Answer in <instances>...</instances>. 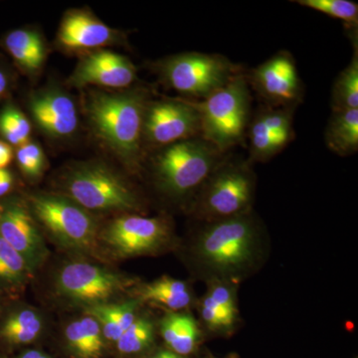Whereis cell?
Segmentation results:
<instances>
[{"instance_id":"obj_15","label":"cell","mask_w":358,"mask_h":358,"mask_svg":"<svg viewBox=\"0 0 358 358\" xmlns=\"http://www.w3.org/2000/svg\"><path fill=\"white\" fill-rule=\"evenodd\" d=\"M37 126L53 138H67L76 131L78 113L71 96L58 89L35 93L29 102Z\"/></svg>"},{"instance_id":"obj_8","label":"cell","mask_w":358,"mask_h":358,"mask_svg":"<svg viewBox=\"0 0 358 358\" xmlns=\"http://www.w3.org/2000/svg\"><path fill=\"white\" fill-rule=\"evenodd\" d=\"M206 181L201 197L202 213L217 220L244 214L254 190L248 167L243 164L217 167Z\"/></svg>"},{"instance_id":"obj_13","label":"cell","mask_w":358,"mask_h":358,"mask_svg":"<svg viewBox=\"0 0 358 358\" xmlns=\"http://www.w3.org/2000/svg\"><path fill=\"white\" fill-rule=\"evenodd\" d=\"M0 237L23 257L31 272L43 262L47 249L29 212L18 202L0 211Z\"/></svg>"},{"instance_id":"obj_32","label":"cell","mask_w":358,"mask_h":358,"mask_svg":"<svg viewBox=\"0 0 358 358\" xmlns=\"http://www.w3.org/2000/svg\"><path fill=\"white\" fill-rule=\"evenodd\" d=\"M201 315L207 326L213 329H227L234 324L235 320L224 315L213 303L205 296L201 306Z\"/></svg>"},{"instance_id":"obj_37","label":"cell","mask_w":358,"mask_h":358,"mask_svg":"<svg viewBox=\"0 0 358 358\" xmlns=\"http://www.w3.org/2000/svg\"><path fill=\"white\" fill-rule=\"evenodd\" d=\"M152 358H182L180 355H176V352H169V350H164V352H160L155 355Z\"/></svg>"},{"instance_id":"obj_4","label":"cell","mask_w":358,"mask_h":358,"mask_svg":"<svg viewBox=\"0 0 358 358\" xmlns=\"http://www.w3.org/2000/svg\"><path fill=\"white\" fill-rule=\"evenodd\" d=\"M220 155V150L197 136L167 145L155 159L157 183L171 196L188 194L217 169Z\"/></svg>"},{"instance_id":"obj_30","label":"cell","mask_w":358,"mask_h":358,"mask_svg":"<svg viewBox=\"0 0 358 358\" xmlns=\"http://www.w3.org/2000/svg\"><path fill=\"white\" fill-rule=\"evenodd\" d=\"M16 157L21 171L29 178H37L43 171L45 155L37 143L28 141L25 145H21Z\"/></svg>"},{"instance_id":"obj_1","label":"cell","mask_w":358,"mask_h":358,"mask_svg":"<svg viewBox=\"0 0 358 358\" xmlns=\"http://www.w3.org/2000/svg\"><path fill=\"white\" fill-rule=\"evenodd\" d=\"M148 103L147 91L141 89L98 92L87 99V115L94 131L129 166H136L140 159Z\"/></svg>"},{"instance_id":"obj_27","label":"cell","mask_w":358,"mask_h":358,"mask_svg":"<svg viewBox=\"0 0 358 358\" xmlns=\"http://www.w3.org/2000/svg\"><path fill=\"white\" fill-rule=\"evenodd\" d=\"M154 324L145 317L136 319L131 326L117 339V348L124 355L143 352L154 341Z\"/></svg>"},{"instance_id":"obj_2","label":"cell","mask_w":358,"mask_h":358,"mask_svg":"<svg viewBox=\"0 0 358 358\" xmlns=\"http://www.w3.org/2000/svg\"><path fill=\"white\" fill-rule=\"evenodd\" d=\"M258 229L249 216L216 220L201 233L196 254L204 266L220 275L241 272L256 255Z\"/></svg>"},{"instance_id":"obj_18","label":"cell","mask_w":358,"mask_h":358,"mask_svg":"<svg viewBox=\"0 0 358 358\" xmlns=\"http://www.w3.org/2000/svg\"><path fill=\"white\" fill-rule=\"evenodd\" d=\"M138 301L122 303H100L87 308V315L95 317L100 324L103 338L117 343L122 334L136 320Z\"/></svg>"},{"instance_id":"obj_10","label":"cell","mask_w":358,"mask_h":358,"mask_svg":"<svg viewBox=\"0 0 358 358\" xmlns=\"http://www.w3.org/2000/svg\"><path fill=\"white\" fill-rule=\"evenodd\" d=\"M126 285L122 277L112 271L83 262L67 264L56 280L61 296L88 307L108 303Z\"/></svg>"},{"instance_id":"obj_26","label":"cell","mask_w":358,"mask_h":358,"mask_svg":"<svg viewBox=\"0 0 358 358\" xmlns=\"http://www.w3.org/2000/svg\"><path fill=\"white\" fill-rule=\"evenodd\" d=\"M0 134L11 145L21 147L29 141L31 126L20 109L7 105L0 112Z\"/></svg>"},{"instance_id":"obj_33","label":"cell","mask_w":358,"mask_h":358,"mask_svg":"<svg viewBox=\"0 0 358 358\" xmlns=\"http://www.w3.org/2000/svg\"><path fill=\"white\" fill-rule=\"evenodd\" d=\"M13 185V176L8 169H0V197L10 192Z\"/></svg>"},{"instance_id":"obj_35","label":"cell","mask_w":358,"mask_h":358,"mask_svg":"<svg viewBox=\"0 0 358 358\" xmlns=\"http://www.w3.org/2000/svg\"><path fill=\"white\" fill-rule=\"evenodd\" d=\"M8 88V78L3 71L0 70V99L6 93Z\"/></svg>"},{"instance_id":"obj_7","label":"cell","mask_w":358,"mask_h":358,"mask_svg":"<svg viewBox=\"0 0 358 358\" xmlns=\"http://www.w3.org/2000/svg\"><path fill=\"white\" fill-rule=\"evenodd\" d=\"M31 206L40 222L66 248L87 250L95 245V219L69 197L40 193L33 195Z\"/></svg>"},{"instance_id":"obj_34","label":"cell","mask_w":358,"mask_h":358,"mask_svg":"<svg viewBox=\"0 0 358 358\" xmlns=\"http://www.w3.org/2000/svg\"><path fill=\"white\" fill-rule=\"evenodd\" d=\"M13 148L8 143L0 141V169H6V166L10 164L13 160Z\"/></svg>"},{"instance_id":"obj_31","label":"cell","mask_w":358,"mask_h":358,"mask_svg":"<svg viewBox=\"0 0 358 358\" xmlns=\"http://www.w3.org/2000/svg\"><path fill=\"white\" fill-rule=\"evenodd\" d=\"M206 296H208L209 300L224 315H227V317H229L233 320L236 319L237 308L236 303H235V296L229 287L225 286L223 284L214 285Z\"/></svg>"},{"instance_id":"obj_20","label":"cell","mask_w":358,"mask_h":358,"mask_svg":"<svg viewBox=\"0 0 358 358\" xmlns=\"http://www.w3.org/2000/svg\"><path fill=\"white\" fill-rule=\"evenodd\" d=\"M4 45L16 63L28 72H35L43 65L46 50L38 33L29 29L14 30L7 34Z\"/></svg>"},{"instance_id":"obj_17","label":"cell","mask_w":358,"mask_h":358,"mask_svg":"<svg viewBox=\"0 0 358 358\" xmlns=\"http://www.w3.org/2000/svg\"><path fill=\"white\" fill-rule=\"evenodd\" d=\"M68 346L78 357L99 358L103 350V336L100 324L91 315L74 320L65 329Z\"/></svg>"},{"instance_id":"obj_6","label":"cell","mask_w":358,"mask_h":358,"mask_svg":"<svg viewBox=\"0 0 358 358\" xmlns=\"http://www.w3.org/2000/svg\"><path fill=\"white\" fill-rule=\"evenodd\" d=\"M160 75L178 93L204 99L222 88L237 69L227 58L215 54H178L164 59L159 65Z\"/></svg>"},{"instance_id":"obj_12","label":"cell","mask_w":358,"mask_h":358,"mask_svg":"<svg viewBox=\"0 0 358 358\" xmlns=\"http://www.w3.org/2000/svg\"><path fill=\"white\" fill-rule=\"evenodd\" d=\"M252 84L266 102L289 109L301 100L303 89L291 54L280 52L252 72Z\"/></svg>"},{"instance_id":"obj_21","label":"cell","mask_w":358,"mask_h":358,"mask_svg":"<svg viewBox=\"0 0 358 358\" xmlns=\"http://www.w3.org/2000/svg\"><path fill=\"white\" fill-rule=\"evenodd\" d=\"M162 334L173 352L178 355H187L196 348L199 329L192 315L169 313L162 320Z\"/></svg>"},{"instance_id":"obj_16","label":"cell","mask_w":358,"mask_h":358,"mask_svg":"<svg viewBox=\"0 0 358 358\" xmlns=\"http://www.w3.org/2000/svg\"><path fill=\"white\" fill-rule=\"evenodd\" d=\"M59 42L66 48L94 49L112 42L114 31L102 21L83 10L66 14L58 34Z\"/></svg>"},{"instance_id":"obj_36","label":"cell","mask_w":358,"mask_h":358,"mask_svg":"<svg viewBox=\"0 0 358 358\" xmlns=\"http://www.w3.org/2000/svg\"><path fill=\"white\" fill-rule=\"evenodd\" d=\"M17 358H51L48 355H44L43 352H37V350H28L23 352L20 357Z\"/></svg>"},{"instance_id":"obj_24","label":"cell","mask_w":358,"mask_h":358,"mask_svg":"<svg viewBox=\"0 0 358 358\" xmlns=\"http://www.w3.org/2000/svg\"><path fill=\"white\" fill-rule=\"evenodd\" d=\"M352 61L334 85L331 95L333 110L358 109V54L357 45Z\"/></svg>"},{"instance_id":"obj_11","label":"cell","mask_w":358,"mask_h":358,"mask_svg":"<svg viewBox=\"0 0 358 358\" xmlns=\"http://www.w3.org/2000/svg\"><path fill=\"white\" fill-rule=\"evenodd\" d=\"M169 226L162 219L124 215L115 219L102 233V240L121 257L147 255L166 243Z\"/></svg>"},{"instance_id":"obj_28","label":"cell","mask_w":358,"mask_h":358,"mask_svg":"<svg viewBox=\"0 0 358 358\" xmlns=\"http://www.w3.org/2000/svg\"><path fill=\"white\" fill-rule=\"evenodd\" d=\"M296 3L343 20L348 27H357L358 6L350 0H298Z\"/></svg>"},{"instance_id":"obj_29","label":"cell","mask_w":358,"mask_h":358,"mask_svg":"<svg viewBox=\"0 0 358 358\" xmlns=\"http://www.w3.org/2000/svg\"><path fill=\"white\" fill-rule=\"evenodd\" d=\"M250 154L254 159L265 162L275 154L273 145V134L259 114L250 129Z\"/></svg>"},{"instance_id":"obj_23","label":"cell","mask_w":358,"mask_h":358,"mask_svg":"<svg viewBox=\"0 0 358 358\" xmlns=\"http://www.w3.org/2000/svg\"><path fill=\"white\" fill-rule=\"evenodd\" d=\"M42 329L41 315L30 308H22L7 317L0 329V336L11 345H27L38 338Z\"/></svg>"},{"instance_id":"obj_22","label":"cell","mask_w":358,"mask_h":358,"mask_svg":"<svg viewBox=\"0 0 358 358\" xmlns=\"http://www.w3.org/2000/svg\"><path fill=\"white\" fill-rule=\"evenodd\" d=\"M141 300L178 310L189 306L192 294L185 282L162 277L141 289Z\"/></svg>"},{"instance_id":"obj_9","label":"cell","mask_w":358,"mask_h":358,"mask_svg":"<svg viewBox=\"0 0 358 358\" xmlns=\"http://www.w3.org/2000/svg\"><path fill=\"white\" fill-rule=\"evenodd\" d=\"M200 133L199 110L189 101L148 102L143 115V138L155 145H173Z\"/></svg>"},{"instance_id":"obj_19","label":"cell","mask_w":358,"mask_h":358,"mask_svg":"<svg viewBox=\"0 0 358 358\" xmlns=\"http://www.w3.org/2000/svg\"><path fill=\"white\" fill-rule=\"evenodd\" d=\"M329 150L346 157L358 150V109L333 110L326 131Z\"/></svg>"},{"instance_id":"obj_5","label":"cell","mask_w":358,"mask_h":358,"mask_svg":"<svg viewBox=\"0 0 358 358\" xmlns=\"http://www.w3.org/2000/svg\"><path fill=\"white\" fill-rule=\"evenodd\" d=\"M65 182L69 199L87 211H134L141 206L129 186L112 169L99 162L73 169Z\"/></svg>"},{"instance_id":"obj_25","label":"cell","mask_w":358,"mask_h":358,"mask_svg":"<svg viewBox=\"0 0 358 358\" xmlns=\"http://www.w3.org/2000/svg\"><path fill=\"white\" fill-rule=\"evenodd\" d=\"M31 273L23 257L0 237V286L16 288L24 284Z\"/></svg>"},{"instance_id":"obj_14","label":"cell","mask_w":358,"mask_h":358,"mask_svg":"<svg viewBox=\"0 0 358 358\" xmlns=\"http://www.w3.org/2000/svg\"><path fill=\"white\" fill-rule=\"evenodd\" d=\"M136 77V66L129 58L115 52L101 50L80 60L70 78V84L74 87L96 85L122 89L133 83Z\"/></svg>"},{"instance_id":"obj_3","label":"cell","mask_w":358,"mask_h":358,"mask_svg":"<svg viewBox=\"0 0 358 358\" xmlns=\"http://www.w3.org/2000/svg\"><path fill=\"white\" fill-rule=\"evenodd\" d=\"M249 92L246 77L237 74L201 102H193L199 113L201 138L221 152L243 136L249 117Z\"/></svg>"}]
</instances>
